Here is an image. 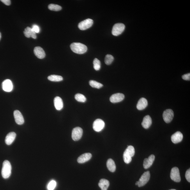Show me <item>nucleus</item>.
I'll list each match as a JSON object with an SVG mask.
<instances>
[{"instance_id":"nucleus-7","label":"nucleus","mask_w":190,"mask_h":190,"mask_svg":"<svg viewBox=\"0 0 190 190\" xmlns=\"http://www.w3.org/2000/svg\"><path fill=\"white\" fill-rule=\"evenodd\" d=\"M150 178V173L149 171L144 172L141 176L138 181V186L139 187L144 186L149 181Z\"/></svg>"},{"instance_id":"nucleus-22","label":"nucleus","mask_w":190,"mask_h":190,"mask_svg":"<svg viewBox=\"0 0 190 190\" xmlns=\"http://www.w3.org/2000/svg\"><path fill=\"white\" fill-rule=\"evenodd\" d=\"M98 185L101 190H107L110 185L109 181L107 180L101 179L100 180Z\"/></svg>"},{"instance_id":"nucleus-4","label":"nucleus","mask_w":190,"mask_h":190,"mask_svg":"<svg viewBox=\"0 0 190 190\" xmlns=\"http://www.w3.org/2000/svg\"><path fill=\"white\" fill-rule=\"evenodd\" d=\"M93 23L92 19L88 18L81 21L78 24V28L80 30L84 31L89 29L92 26Z\"/></svg>"},{"instance_id":"nucleus-25","label":"nucleus","mask_w":190,"mask_h":190,"mask_svg":"<svg viewBox=\"0 0 190 190\" xmlns=\"http://www.w3.org/2000/svg\"><path fill=\"white\" fill-rule=\"evenodd\" d=\"M89 84L92 87L100 89L103 87V85L98 82L94 80H90L89 82Z\"/></svg>"},{"instance_id":"nucleus-33","label":"nucleus","mask_w":190,"mask_h":190,"mask_svg":"<svg viewBox=\"0 0 190 190\" xmlns=\"http://www.w3.org/2000/svg\"><path fill=\"white\" fill-rule=\"evenodd\" d=\"M32 29L34 32L36 33H39L40 32V28L39 26H37V25L34 24L33 25L32 27Z\"/></svg>"},{"instance_id":"nucleus-29","label":"nucleus","mask_w":190,"mask_h":190,"mask_svg":"<svg viewBox=\"0 0 190 190\" xmlns=\"http://www.w3.org/2000/svg\"><path fill=\"white\" fill-rule=\"evenodd\" d=\"M48 9L51 11H58L61 10L62 9V7L59 5L50 4L48 6Z\"/></svg>"},{"instance_id":"nucleus-36","label":"nucleus","mask_w":190,"mask_h":190,"mask_svg":"<svg viewBox=\"0 0 190 190\" xmlns=\"http://www.w3.org/2000/svg\"><path fill=\"white\" fill-rule=\"evenodd\" d=\"M1 1L6 6H9L11 4V1L10 0H1Z\"/></svg>"},{"instance_id":"nucleus-26","label":"nucleus","mask_w":190,"mask_h":190,"mask_svg":"<svg viewBox=\"0 0 190 190\" xmlns=\"http://www.w3.org/2000/svg\"><path fill=\"white\" fill-rule=\"evenodd\" d=\"M75 99L79 102L85 103L86 101V98L84 95L78 93L75 96Z\"/></svg>"},{"instance_id":"nucleus-30","label":"nucleus","mask_w":190,"mask_h":190,"mask_svg":"<svg viewBox=\"0 0 190 190\" xmlns=\"http://www.w3.org/2000/svg\"><path fill=\"white\" fill-rule=\"evenodd\" d=\"M93 67L95 70L99 71L101 68V62L96 58H95L93 61Z\"/></svg>"},{"instance_id":"nucleus-38","label":"nucleus","mask_w":190,"mask_h":190,"mask_svg":"<svg viewBox=\"0 0 190 190\" xmlns=\"http://www.w3.org/2000/svg\"><path fill=\"white\" fill-rule=\"evenodd\" d=\"M1 32H0V40H1Z\"/></svg>"},{"instance_id":"nucleus-9","label":"nucleus","mask_w":190,"mask_h":190,"mask_svg":"<svg viewBox=\"0 0 190 190\" xmlns=\"http://www.w3.org/2000/svg\"><path fill=\"white\" fill-rule=\"evenodd\" d=\"M105 126L104 121L102 119H98L95 120L93 124V129L95 131L99 132L102 131Z\"/></svg>"},{"instance_id":"nucleus-35","label":"nucleus","mask_w":190,"mask_h":190,"mask_svg":"<svg viewBox=\"0 0 190 190\" xmlns=\"http://www.w3.org/2000/svg\"><path fill=\"white\" fill-rule=\"evenodd\" d=\"M182 78L183 80H190V73L185 74L182 76Z\"/></svg>"},{"instance_id":"nucleus-10","label":"nucleus","mask_w":190,"mask_h":190,"mask_svg":"<svg viewBox=\"0 0 190 190\" xmlns=\"http://www.w3.org/2000/svg\"><path fill=\"white\" fill-rule=\"evenodd\" d=\"M124 95L122 93H117L112 95L110 100L111 103H116L121 102L124 99Z\"/></svg>"},{"instance_id":"nucleus-18","label":"nucleus","mask_w":190,"mask_h":190,"mask_svg":"<svg viewBox=\"0 0 190 190\" xmlns=\"http://www.w3.org/2000/svg\"><path fill=\"white\" fill-rule=\"evenodd\" d=\"M16 135L14 132H10L6 136L5 142L8 145H10L14 142L15 139Z\"/></svg>"},{"instance_id":"nucleus-17","label":"nucleus","mask_w":190,"mask_h":190,"mask_svg":"<svg viewBox=\"0 0 190 190\" xmlns=\"http://www.w3.org/2000/svg\"><path fill=\"white\" fill-rule=\"evenodd\" d=\"M92 157L90 153H85L82 155L78 158V162L79 163H83L89 161Z\"/></svg>"},{"instance_id":"nucleus-32","label":"nucleus","mask_w":190,"mask_h":190,"mask_svg":"<svg viewBox=\"0 0 190 190\" xmlns=\"http://www.w3.org/2000/svg\"><path fill=\"white\" fill-rule=\"evenodd\" d=\"M56 186V182L54 180H51L48 183L47 186L48 190H54Z\"/></svg>"},{"instance_id":"nucleus-28","label":"nucleus","mask_w":190,"mask_h":190,"mask_svg":"<svg viewBox=\"0 0 190 190\" xmlns=\"http://www.w3.org/2000/svg\"><path fill=\"white\" fill-rule=\"evenodd\" d=\"M114 58L113 56L111 55H107L105 58V62L107 65L111 64L114 60Z\"/></svg>"},{"instance_id":"nucleus-15","label":"nucleus","mask_w":190,"mask_h":190,"mask_svg":"<svg viewBox=\"0 0 190 190\" xmlns=\"http://www.w3.org/2000/svg\"><path fill=\"white\" fill-rule=\"evenodd\" d=\"M34 53L36 56L40 59H43L46 56L45 53L42 48L36 46L34 49Z\"/></svg>"},{"instance_id":"nucleus-31","label":"nucleus","mask_w":190,"mask_h":190,"mask_svg":"<svg viewBox=\"0 0 190 190\" xmlns=\"http://www.w3.org/2000/svg\"><path fill=\"white\" fill-rule=\"evenodd\" d=\"M126 151L132 157L134 156L135 154L134 148L132 146H128Z\"/></svg>"},{"instance_id":"nucleus-11","label":"nucleus","mask_w":190,"mask_h":190,"mask_svg":"<svg viewBox=\"0 0 190 190\" xmlns=\"http://www.w3.org/2000/svg\"><path fill=\"white\" fill-rule=\"evenodd\" d=\"M2 87L3 90L6 92H11L13 89L12 83L9 79L5 80L2 83Z\"/></svg>"},{"instance_id":"nucleus-39","label":"nucleus","mask_w":190,"mask_h":190,"mask_svg":"<svg viewBox=\"0 0 190 190\" xmlns=\"http://www.w3.org/2000/svg\"><path fill=\"white\" fill-rule=\"evenodd\" d=\"M176 190L174 189H171V190Z\"/></svg>"},{"instance_id":"nucleus-1","label":"nucleus","mask_w":190,"mask_h":190,"mask_svg":"<svg viewBox=\"0 0 190 190\" xmlns=\"http://www.w3.org/2000/svg\"><path fill=\"white\" fill-rule=\"evenodd\" d=\"M71 51L76 54H82L85 53L87 48L86 45L80 43H73L70 46Z\"/></svg>"},{"instance_id":"nucleus-34","label":"nucleus","mask_w":190,"mask_h":190,"mask_svg":"<svg viewBox=\"0 0 190 190\" xmlns=\"http://www.w3.org/2000/svg\"><path fill=\"white\" fill-rule=\"evenodd\" d=\"M185 177L188 182H190V169H189L186 171Z\"/></svg>"},{"instance_id":"nucleus-37","label":"nucleus","mask_w":190,"mask_h":190,"mask_svg":"<svg viewBox=\"0 0 190 190\" xmlns=\"http://www.w3.org/2000/svg\"><path fill=\"white\" fill-rule=\"evenodd\" d=\"M138 181H137L136 183V185H138Z\"/></svg>"},{"instance_id":"nucleus-24","label":"nucleus","mask_w":190,"mask_h":190,"mask_svg":"<svg viewBox=\"0 0 190 190\" xmlns=\"http://www.w3.org/2000/svg\"><path fill=\"white\" fill-rule=\"evenodd\" d=\"M48 79L51 81L59 82L62 81L63 78L62 76L58 75H52L48 76Z\"/></svg>"},{"instance_id":"nucleus-23","label":"nucleus","mask_w":190,"mask_h":190,"mask_svg":"<svg viewBox=\"0 0 190 190\" xmlns=\"http://www.w3.org/2000/svg\"><path fill=\"white\" fill-rule=\"evenodd\" d=\"M107 166L108 170L111 172H114L116 171V166L114 162L112 159H109L107 162Z\"/></svg>"},{"instance_id":"nucleus-8","label":"nucleus","mask_w":190,"mask_h":190,"mask_svg":"<svg viewBox=\"0 0 190 190\" xmlns=\"http://www.w3.org/2000/svg\"><path fill=\"white\" fill-rule=\"evenodd\" d=\"M174 116V112L171 109L166 110L163 113V120L165 122L167 123H169L172 121Z\"/></svg>"},{"instance_id":"nucleus-27","label":"nucleus","mask_w":190,"mask_h":190,"mask_svg":"<svg viewBox=\"0 0 190 190\" xmlns=\"http://www.w3.org/2000/svg\"><path fill=\"white\" fill-rule=\"evenodd\" d=\"M123 157L124 162L126 164H129L132 161V157L126 150L124 152Z\"/></svg>"},{"instance_id":"nucleus-19","label":"nucleus","mask_w":190,"mask_h":190,"mask_svg":"<svg viewBox=\"0 0 190 190\" xmlns=\"http://www.w3.org/2000/svg\"><path fill=\"white\" fill-rule=\"evenodd\" d=\"M152 121L151 118L149 115H147L143 118L141 125L145 129H148L151 126Z\"/></svg>"},{"instance_id":"nucleus-3","label":"nucleus","mask_w":190,"mask_h":190,"mask_svg":"<svg viewBox=\"0 0 190 190\" xmlns=\"http://www.w3.org/2000/svg\"><path fill=\"white\" fill-rule=\"evenodd\" d=\"M125 27V25L123 23H116L113 26L112 33L113 36H119L124 31Z\"/></svg>"},{"instance_id":"nucleus-20","label":"nucleus","mask_w":190,"mask_h":190,"mask_svg":"<svg viewBox=\"0 0 190 190\" xmlns=\"http://www.w3.org/2000/svg\"><path fill=\"white\" fill-rule=\"evenodd\" d=\"M54 104L55 108L57 110H61L63 106L62 99L59 96H56L54 99Z\"/></svg>"},{"instance_id":"nucleus-14","label":"nucleus","mask_w":190,"mask_h":190,"mask_svg":"<svg viewBox=\"0 0 190 190\" xmlns=\"http://www.w3.org/2000/svg\"><path fill=\"white\" fill-rule=\"evenodd\" d=\"M183 138V135L180 131L176 132L171 136V141L175 144L180 142Z\"/></svg>"},{"instance_id":"nucleus-21","label":"nucleus","mask_w":190,"mask_h":190,"mask_svg":"<svg viewBox=\"0 0 190 190\" xmlns=\"http://www.w3.org/2000/svg\"><path fill=\"white\" fill-rule=\"evenodd\" d=\"M24 34L26 37H32L34 39H36V33L33 31L31 28L27 27L26 28L24 31Z\"/></svg>"},{"instance_id":"nucleus-5","label":"nucleus","mask_w":190,"mask_h":190,"mask_svg":"<svg viewBox=\"0 0 190 190\" xmlns=\"http://www.w3.org/2000/svg\"><path fill=\"white\" fill-rule=\"evenodd\" d=\"M83 134V130L80 127H76L73 130L71 137L74 141H79L81 139Z\"/></svg>"},{"instance_id":"nucleus-16","label":"nucleus","mask_w":190,"mask_h":190,"mask_svg":"<svg viewBox=\"0 0 190 190\" xmlns=\"http://www.w3.org/2000/svg\"><path fill=\"white\" fill-rule=\"evenodd\" d=\"M147 100L146 98H142L139 100L137 105V108L139 110H142L146 108L148 106Z\"/></svg>"},{"instance_id":"nucleus-6","label":"nucleus","mask_w":190,"mask_h":190,"mask_svg":"<svg viewBox=\"0 0 190 190\" xmlns=\"http://www.w3.org/2000/svg\"><path fill=\"white\" fill-rule=\"evenodd\" d=\"M171 178L173 181L179 182L181 181V177L179 168L175 167L171 170Z\"/></svg>"},{"instance_id":"nucleus-2","label":"nucleus","mask_w":190,"mask_h":190,"mask_svg":"<svg viewBox=\"0 0 190 190\" xmlns=\"http://www.w3.org/2000/svg\"><path fill=\"white\" fill-rule=\"evenodd\" d=\"M12 167L10 163L8 160L5 161L3 163L1 170V175L5 179H8L11 175Z\"/></svg>"},{"instance_id":"nucleus-12","label":"nucleus","mask_w":190,"mask_h":190,"mask_svg":"<svg viewBox=\"0 0 190 190\" xmlns=\"http://www.w3.org/2000/svg\"><path fill=\"white\" fill-rule=\"evenodd\" d=\"M14 115L16 123L18 125H21L24 124V118L19 111L15 110L14 112Z\"/></svg>"},{"instance_id":"nucleus-13","label":"nucleus","mask_w":190,"mask_h":190,"mask_svg":"<svg viewBox=\"0 0 190 190\" xmlns=\"http://www.w3.org/2000/svg\"><path fill=\"white\" fill-rule=\"evenodd\" d=\"M155 159V156L154 155H151L148 158H145L143 163V167L145 169H148L152 165Z\"/></svg>"}]
</instances>
